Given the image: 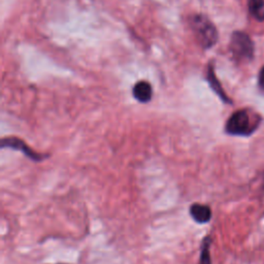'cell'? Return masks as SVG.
I'll list each match as a JSON object with an SVG mask.
<instances>
[{"instance_id": "obj_1", "label": "cell", "mask_w": 264, "mask_h": 264, "mask_svg": "<svg viewBox=\"0 0 264 264\" xmlns=\"http://www.w3.org/2000/svg\"><path fill=\"white\" fill-rule=\"evenodd\" d=\"M192 29L197 42L204 49L212 48L218 41V31L205 16L197 15L192 19Z\"/></svg>"}, {"instance_id": "obj_2", "label": "cell", "mask_w": 264, "mask_h": 264, "mask_svg": "<svg viewBox=\"0 0 264 264\" xmlns=\"http://www.w3.org/2000/svg\"><path fill=\"white\" fill-rule=\"evenodd\" d=\"M255 126L251 123V119L246 110H238L230 116L225 130L230 135H250Z\"/></svg>"}, {"instance_id": "obj_3", "label": "cell", "mask_w": 264, "mask_h": 264, "mask_svg": "<svg viewBox=\"0 0 264 264\" xmlns=\"http://www.w3.org/2000/svg\"><path fill=\"white\" fill-rule=\"evenodd\" d=\"M230 50L235 57L242 60H250L254 55V44L252 40L243 32L237 31L232 34Z\"/></svg>"}, {"instance_id": "obj_4", "label": "cell", "mask_w": 264, "mask_h": 264, "mask_svg": "<svg viewBox=\"0 0 264 264\" xmlns=\"http://www.w3.org/2000/svg\"><path fill=\"white\" fill-rule=\"evenodd\" d=\"M0 145H1V149L8 148L16 151H20V152H22L28 159H30L31 161L34 162H42L44 159L49 157L48 154H41L39 152H36V151H34L28 146L23 139L16 136L3 137L1 141H0Z\"/></svg>"}, {"instance_id": "obj_5", "label": "cell", "mask_w": 264, "mask_h": 264, "mask_svg": "<svg viewBox=\"0 0 264 264\" xmlns=\"http://www.w3.org/2000/svg\"><path fill=\"white\" fill-rule=\"evenodd\" d=\"M189 213L192 217V219L199 224H205L207 222H210L213 216L211 207L206 204L200 203H193L190 206Z\"/></svg>"}, {"instance_id": "obj_6", "label": "cell", "mask_w": 264, "mask_h": 264, "mask_svg": "<svg viewBox=\"0 0 264 264\" xmlns=\"http://www.w3.org/2000/svg\"><path fill=\"white\" fill-rule=\"evenodd\" d=\"M152 95H153V90L150 83L146 81H141L134 85L133 96L137 101L141 103H147L152 99Z\"/></svg>"}, {"instance_id": "obj_7", "label": "cell", "mask_w": 264, "mask_h": 264, "mask_svg": "<svg viewBox=\"0 0 264 264\" xmlns=\"http://www.w3.org/2000/svg\"><path fill=\"white\" fill-rule=\"evenodd\" d=\"M207 80H209V83L211 85V87L213 88V90L218 94V96L224 101V102H228L230 103V99L228 98V96L226 95L222 86H221V84L220 82L218 81V79L216 78V75H215V72L213 70L212 67L209 68V72H207Z\"/></svg>"}, {"instance_id": "obj_8", "label": "cell", "mask_w": 264, "mask_h": 264, "mask_svg": "<svg viewBox=\"0 0 264 264\" xmlns=\"http://www.w3.org/2000/svg\"><path fill=\"white\" fill-rule=\"evenodd\" d=\"M249 9L258 21H264V0H249Z\"/></svg>"}, {"instance_id": "obj_9", "label": "cell", "mask_w": 264, "mask_h": 264, "mask_svg": "<svg viewBox=\"0 0 264 264\" xmlns=\"http://www.w3.org/2000/svg\"><path fill=\"white\" fill-rule=\"evenodd\" d=\"M211 243H212V238L210 237V235H207V237H205L201 242L199 264H212L211 253H210Z\"/></svg>"}, {"instance_id": "obj_10", "label": "cell", "mask_w": 264, "mask_h": 264, "mask_svg": "<svg viewBox=\"0 0 264 264\" xmlns=\"http://www.w3.org/2000/svg\"><path fill=\"white\" fill-rule=\"evenodd\" d=\"M259 86L264 89V66L262 67V69L260 70L259 73Z\"/></svg>"}, {"instance_id": "obj_11", "label": "cell", "mask_w": 264, "mask_h": 264, "mask_svg": "<svg viewBox=\"0 0 264 264\" xmlns=\"http://www.w3.org/2000/svg\"><path fill=\"white\" fill-rule=\"evenodd\" d=\"M59 264H64V263H59Z\"/></svg>"}]
</instances>
